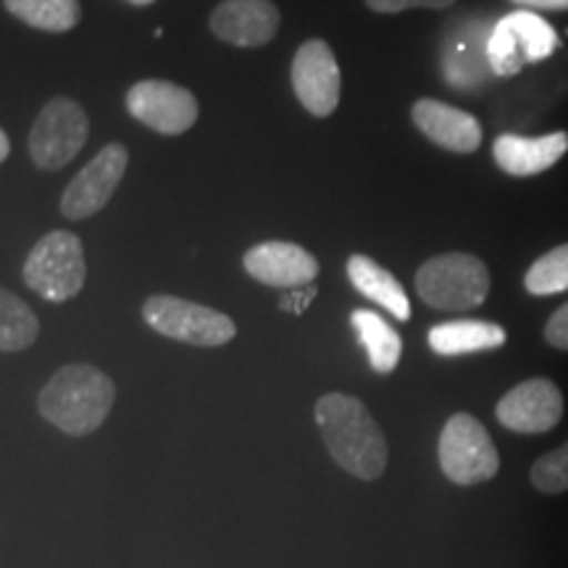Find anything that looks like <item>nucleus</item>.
<instances>
[{
  "label": "nucleus",
  "instance_id": "8",
  "mask_svg": "<svg viewBox=\"0 0 568 568\" xmlns=\"http://www.w3.org/2000/svg\"><path fill=\"white\" fill-rule=\"evenodd\" d=\"M558 48V34L537 13L516 11L495 24L487 42L489 69L497 77H514L527 63H537Z\"/></svg>",
  "mask_w": 568,
  "mask_h": 568
},
{
  "label": "nucleus",
  "instance_id": "2",
  "mask_svg": "<svg viewBox=\"0 0 568 568\" xmlns=\"http://www.w3.org/2000/svg\"><path fill=\"white\" fill-rule=\"evenodd\" d=\"M116 387L111 376L90 364L61 366L38 395V410L63 435L84 437L109 418Z\"/></svg>",
  "mask_w": 568,
  "mask_h": 568
},
{
  "label": "nucleus",
  "instance_id": "28",
  "mask_svg": "<svg viewBox=\"0 0 568 568\" xmlns=\"http://www.w3.org/2000/svg\"><path fill=\"white\" fill-rule=\"evenodd\" d=\"M9 155H11V138H9V132H0V161H9Z\"/></svg>",
  "mask_w": 568,
  "mask_h": 568
},
{
  "label": "nucleus",
  "instance_id": "16",
  "mask_svg": "<svg viewBox=\"0 0 568 568\" xmlns=\"http://www.w3.org/2000/svg\"><path fill=\"white\" fill-rule=\"evenodd\" d=\"M568 151V134L552 132L542 138L500 134L493 145V159L510 176H535L548 172Z\"/></svg>",
  "mask_w": 568,
  "mask_h": 568
},
{
  "label": "nucleus",
  "instance_id": "5",
  "mask_svg": "<svg viewBox=\"0 0 568 568\" xmlns=\"http://www.w3.org/2000/svg\"><path fill=\"white\" fill-rule=\"evenodd\" d=\"M142 322L161 337L197 347H222L237 335V324L222 311L176 295H151L142 303Z\"/></svg>",
  "mask_w": 568,
  "mask_h": 568
},
{
  "label": "nucleus",
  "instance_id": "17",
  "mask_svg": "<svg viewBox=\"0 0 568 568\" xmlns=\"http://www.w3.org/2000/svg\"><path fill=\"white\" fill-rule=\"evenodd\" d=\"M347 276H351L353 287L358 290L361 295L379 303L389 316L397 318V322H408L410 301L393 272H387L385 266H379L374 258H368V255L355 253L347 258Z\"/></svg>",
  "mask_w": 568,
  "mask_h": 568
},
{
  "label": "nucleus",
  "instance_id": "24",
  "mask_svg": "<svg viewBox=\"0 0 568 568\" xmlns=\"http://www.w3.org/2000/svg\"><path fill=\"white\" fill-rule=\"evenodd\" d=\"M456 0H366V6L376 13H400L408 9H450Z\"/></svg>",
  "mask_w": 568,
  "mask_h": 568
},
{
  "label": "nucleus",
  "instance_id": "3",
  "mask_svg": "<svg viewBox=\"0 0 568 568\" xmlns=\"http://www.w3.org/2000/svg\"><path fill=\"white\" fill-rule=\"evenodd\" d=\"M416 293L435 311L460 314L479 308L489 295V268L471 253H443L416 272Z\"/></svg>",
  "mask_w": 568,
  "mask_h": 568
},
{
  "label": "nucleus",
  "instance_id": "25",
  "mask_svg": "<svg viewBox=\"0 0 568 568\" xmlns=\"http://www.w3.org/2000/svg\"><path fill=\"white\" fill-rule=\"evenodd\" d=\"M545 339L558 351H568V303L560 305L545 324Z\"/></svg>",
  "mask_w": 568,
  "mask_h": 568
},
{
  "label": "nucleus",
  "instance_id": "11",
  "mask_svg": "<svg viewBox=\"0 0 568 568\" xmlns=\"http://www.w3.org/2000/svg\"><path fill=\"white\" fill-rule=\"evenodd\" d=\"M126 109L140 124L161 134H184L201 116L193 92L166 80L134 82L126 92Z\"/></svg>",
  "mask_w": 568,
  "mask_h": 568
},
{
  "label": "nucleus",
  "instance_id": "9",
  "mask_svg": "<svg viewBox=\"0 0 568 568\" xmlns=\"http://www.w3.org/2000/svg\"><path fill=\"white\" fill-rule=\"evenodd\" d=\"M126 166H130V151H126L122 142H109L63 190V219L82 222V219H90L98 211H103L113 193H116L119 184H122Z\"/></svg>",
  "mask_w": 568,
  "mask_h": 568
},
{
  "label": "nucleus",
  "instance_id": "21",
  "mask_svg": "<svg viewBox=\"0 0 568 568\" xmlns=\"http://www.w3.org/2000/svg\"><path fill=\"white\" fill-rule=\"evenodd\" d=\"M40 335V322L34 311L17 293H0V351L6 355L21 353L34 345Z\"/></svg>",
  "mask_w": 568,
  "mask_h": 568
},
{
  "label": "nucleus",
  "instance_id": "26",
  "mask_svg": "<svg viewBox=\"0 0 568 568\" xmlns=\"http://www.w3.org/2000/svg\"><path fill=\"white\" fill-rule=\"evenodd\" d=\"M514 3L537 11H568V0H514Z\"/></svg>",
  "mask_w": 568,
  "mask_h": 568
},
{
  "label": "nucleus",
  "instance_id": "15",
  "mask_svg": "<svg viewBox=\"0 0 568 568\" xmlns=\"http://www.w3.org/2000/svg\"><path fill=\"white\" fill-rule=\"evenodd\" d=\"M410 119L426 140L453 153H474L481 145V124L477 116L456 109V105L422 98L410 109Z\"/></svg>",
  "mask_w": 568,
  "mask_h": 568
},
{
  "label": "nucleus",
  "instance_id": "29",
  "mask_svg": "<svg viewBox=\"0 0 568 568\" xmlns=\"http://www.w3.org/2000/svg\"><path fill=\"white\" fill-rule=\"evenodd\" d=\"M130 3H134V6H151V3H155V0H130Z\"/></svg>",
  "mask_w": 568,
  "mask_h": 568
},
{
  "label": "nucleus",
  "instance_id": "4",
  "mask_svg": "<svg viewBox=\"0 0 568 568\" xmlns=\"http://www.w3.org/2000/svg\"><path fill=\"white\" fill-rule=\"evenodd\" d=\"M24 282L51 303L71 301L88 282L82 240L74 232L53 230L38 240L24 261Z\"/></svg>",
  "mask_w": 568,
  "mask_h": 568
},
{
  "label": "nucleus",
  "instance_id": "19",
  "mask_svg": "<svg viewBox=\"0 0 568 568\" xmlns=\"http://www.w3.org/2000/svg\"><path fill=\"white\" fill-rule=\"evenodd\" d=\"M353 329L358 332L361 345L366 347L368 355V364L376 374H393L397 364H400V355H403V339L397 332L389 326L385 318L374 311H353L351 316Z\"/></svg>",
  "mask_w": 568,
  "mask_h": 568
},
{
  "label": "nucleus",
  "instance_id": "13",
  "mask_svg": "<svg viewBox=\"0 0 568 568\" xmlns=\"http://www.w3.org/2000/svg\"><path fill=\"white\" fill-rule=\"evenodd\" d=\"M209 27L226 45L264 48L280 34L282 13L272 0H222L211 11Z\"/></svg>",
  "mask_w": 568,
  "mask_h": 568
},
{
  "label": "nucleus",
  "instance_id": "1",
  "mask_svg": "<svg viewBox=\"0 0 568 568\" xmlns=\"http://www.w3.org/2000/svg\"><path fill=\"white\" fill-rule=\"evenodd\" d=\"M314 418L326 450L339 468L364 481L382 477L387 466V437L364 400L329 393L316 400Z\"/></svg>",
  "mask_w": 568,
  "mask_h": 568
},
{
  "label": "nucleus",
  "instance_id": "14",
  "mask_svg": "<svg viewBox=\"0 0 568 568\" xmlns=\"http://www.w3.org/2000/svg\"><path fill=\"white\" fill-rule=\"evenodd\" d=\"M243 266L255 282L280 290L305 287L318 276L316 255L295 243H284V240L253 245L243 255Z\"/></svg>",
  "mask_w": 568,
  "mask_h": 568
},
{
  "label": "nucleus",
  "instance_id": "18",
  "mask_svg": "<svg viewBox=\"0 0 568 568\" xmlns=\"http://www.w3.org/2000/svg\"><path fill=\"white\" fill-rule=\"evenodd\" d=\"M506 329L493 322H443L429 329V347L445 358H456V355L495 351V347L506 345Z\"/></svg>",
  "mask_w": 568,
  "mask_h": 568
},
{
  "label": "nucleus",
  "instance_id": "6",
  "mask_svg": "<svg viewBox=\"0 0 568 568\" xmlns=\"http://www.w3.org/2000/svg\"><path fill=\"white\" fill-rule=\"evenodd\" d=\"M437 458L445 477L458 487L481 485L500 471V456L493 437L471 414H453L447 418L437 443Z\"/></svg>",
  "mask_w": 568,
  "mask_h": 568
},
{
  "label": "nucleus",
  "instance_id": "23",
  "mask_svg": "<svg viewBox=\"0 0 568 568\" xmlns=\"http://www.w3.org/2000/svg\"><path fill=\"white\" fill-rule=\"evenodd\" d=\"M531 485L539 493L558 495L568 489V443L556 447V450L545 453L531 464Z\"/></svg>",
  "mask_w": 568,
  "mask_h": 568
},
{
  "label": "nucleus",
  "instance_id": "22",
  "mask_svg": "<svg viewBox=\"0 0 568 568\" xmlns=\"http://www.w3.org/2000/svg\"><path fill=\"white\" fill-rule=\"evenodd\" d=\"M529 295H556L568 290V243L539 255L524 276Z\"/></svg>",
  "mask_w": 568,
  "mask_h": 568
},
{
  "label": "nucleus",
  "instance_id": "12",
  "mask_svg": "<svg viewBox=\"0 0 568 568\" xmlns=\"http://www.w3.org/2000/svg\"><path fill=\"white\" fill-rule=\"evenodd\" d=\"M495 416L506 429L518 435H545L556 429L564 416V395L556 382L535 376L521 382L497 400Z\"/></svg>",
  "mask_w": 568,
  "mask_h": 568
},
{
  "label": "nucleus",
  "instance_id": "20",
  "mask_svg": "<svg viewBox=\"0 0 568 568\" xmlns=\"http://www.w3.org/2000/svg\"><path fill=\"white\" fill-rule=\"evenodd\" d=\"M3 9L42 32H69L80 24V0H3Z\"/></svg>",
  "mask_w": 568,
  "mask_h": 568
},
{
  "label": "nucleus",
  "instance_id": "27",
  "mask_svg": "<svg viewBox=\"0 0 568 568\" xmlns=\"http://www.w3.org/2000/svg\"><path fill=\"white\" fill-rule=\"evenodd\" d=\"M314 295H316V290H311L308 295H303V293H297L295 297H282V308L284 311H293V314H303V308L305 305H308L311 301H314Z\"/></svg>",
  "mask_w": 568,
  "mask_h": 568
},
{
  "label": "nucleus",
  "instance_id": "7",
  "mask_svg": "<svg viewBox=\"0 0 568 568\" xmlns=\"http://www.w3.org/2000/svg\"><path fill=\"white\" fill-rule=\"evenodd\" d=\"M90 138L88 111L71 98L42 105L30 132V159L42 172H59L82 153Z\"/></svg>",
  "mask_w": 568,
  "mask_h": 568
},
{
  "label": "nucleus",
  "instance_id": "10",
  "mask_svg": "<svg viewBox=\"0 0 568 568\" xmlns=\"http://www.w3.org/2000/svg\"><path fill=\"white\" fill-rule=\"evenodd\" d=\"M290 80H293L295 98L308 113L326 119L337 111L343 74H339V63L326 40H305L297 48Z\"/></svg>",
  "mask_w": 568,
  "mask_h": 568
}]
</instances>
